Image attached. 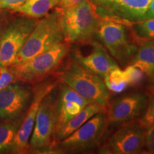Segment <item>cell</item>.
Listing matches in <instances>:
<instances>
[{
  "instance_id": "cell-21",
  "label": "cell",
  "mask_w": 154,
  "mask_h": 154,
  "mask_svg": "<svg viewBox=\"0 0 154 154\" xmlns=\"http://www.w3.org/2000/svg\"><path fill=\"white\" fill-rule=\"evenodd\" d=\"M19 127L18 123L0 124V153L11 151Z\"/></svg>"
},
{
  "instance_id": "cell-17",
  "label": "cell",
  "mask_w": 154,
  "mask_h": 154,
  "mask_svg": "<svg viewBox=\"0 0 154 154\" xmlns=\"http://www.w3.org/2000/svg\"><path fill=\"white\" fill-rule=\"evenodd\" d=\"M129 64L140 69L154 86V40L140 42Z\"/></svg>"
},
{
  "instance_id": "cell-20",
  "label": "cell",
  "mask_w": 154,
  "mask_h": 154,
  "mask_svg": "<svg viewBox=\"0 0 154 154\" xmlns=\"http://www.w3.org/2000/svg\"><path fill=\"white\" fill-rule=\"evenodd\" d=\"M103 82L106 88L110 92L121 94L128 86L124 70L119 67L112 69L103 78Z\"/></svg>"
},
{
  "instance_id": "cell-3",
  "label": "cell",
  "mask_w": 154,
  "mask_h": 154,
  "mask_svg": "<svg viewBox=\"0 0 154 154\" xmlns=\"http://www.w3.org/2000/svg\"><path fill=\"white\" fill-rule=\"evenodd\" d=\"M96 37L115 60L129 64L137 51L138 44L129 25L121 21L103 19Z\"/></svg>"
},
{
  "instance_id": "cell-22",
  "label": "cell",
  "mask_w": 154,
  "mask_h": 154,
  "mask_svg": "<svg viewBox=\"0 0 154 154\" xmlns=\"http://www.w3.org/2000/svg\"><path fill=\"white\" fill-rule=\"evenodd\" d=\"M146 95H147L146 106L143 113L138 119L140 124L145 128L154 126V86Z\"/></svg>"
},
{
  "instance_id": "cell-11",
  "label": "cell",
  "mask_w": 154,
  "mask_h": 154,
  "mask_svg": "<svg viewBox=\"0 0 154 154\" xmlns=\"http://www.w3.org/2000/svg\"><path fill=\"white\" fill-rule=\"evenodd\" d=\"M147 103V95L136 91L125 94L112 101L106 108L107 124L119 126L139 118Z\"/></svg>"
},
{
  "instance_id": "cell-27",
  "label": "cell",
  "mask_w": 154,
  "mask_h": 154,
  "mask_svg": "<svg viewBox=\"0 0 154 154\" xmlns=\"http://www.w3.org/2000/svg\"><path fill=\"white\" fill-rule=\"evenodd\" d=\"M9 10L4 9H0V43H1L2 37L5 32L7 24L10 20L9 18Z\"/></svg>"
},
{
  "instance_id": "cell-28",
  "label": "cell",
  "mask_w": 154,
  "mask_h": 154,
  "mask_svg": "<svg viewBox=\"0 0 154 154\" xmlns=\"http://www.w3.org/2000/svg\"><path fill=\"white\" fill-rule=\"evenodd\" d=\"M86 0H60V2L58 7L60 8H68V7H73V6L82 3Z\"/></svg>"
},
{
  "instance_id": "cell-8",
  "label": "cell",
  "mask_w": 154,
  "mask_h": 154,
  "mask_svg": "<svg viewBox=\"0 0 154 154\" xmlns=\"http://www.w3.org/2000/svg\"><path fill=\"white\" fill-rule=\"evenodd\" d=\"M38 20V19L22 14L11 18L0 43V66L8 67L14 63L17 55L24 45Z\"/></svg>"
},
{
  "instance_id": "cell-4",
  "label": "cell",
  "mask_w": 154,
  "mask_h": 154,
  "mask_svg": "<svg viewBox=\"0 0 154 154\" xmlns=\"http://www.w3.org/2000/svg\"><path fill=\"white\" fill-rule=\"evenodd\" d=\"M61 82L64 83L87 100L106 108L110 100V91L103 79L86 70L72 59L60 75Z\"/></svg>"
},
{
  "instance_id": "cell-24",
  "label": "cell",
  "mask_w": 154,
  "mask_h": 154,
  "mask_svg": "<svg viewBox=\"0 0 154 154\" xmlns=\"http://www.w3.org/2000/svg\"><path fill=\"white\" fill-rule=\"evenodd\" d=\"M16 79V76L9 72L7 67L0 66V90L14 82Z\"/></svg>"
},
{
  "instance_id": "cell-10",
  "label": "cell",
  "mask_w": 154,
  "mask_h": 154,
  "mask_svg": "<svg viewBox=\"0 0 154 154\" xmlns=\"http://www.w3.org/2000/svg\"><path fill=\"white\" fill-rule=\"evenodd\" d=\"M102 19H112L130 25L145 19L151 0H90Z\"/></svg>"
},
{
  "instance_id": "cell-29",
  "label": "cell",
  "mask_w": 154,
  "mask_h": 154,
  "mask_svg": "<svg viewBox=\"0 0 154 154\" xmlns=\"http://www.w3.org/2000/svg\"><path fill=\"white\" fill-rule=\"evenodd\" d=\"M145 19H154V0H151L147 11H146Z\"/></svg>"
},
{
  "instance_id": "cell-13",
  "label": "cell",
  "mask_w": 154,
  "mask_h": 154,
  "mask_svg": "<svg viewBox=\"0 0 154 154\" xmlns=\"http://www.w3.org/2000/svg\"><path fill=\"white\" fill-rule=\"evenodd\" d=\"M31 97L29 88L16 83L0 90V118L9 121L18 119L27 107Z\"/></svg>"
},
{
  "instance_id": "cell-25",
  "label": "cell",
  "mask_w": 154,
  "mask_h": 154,
  "mask_svg": "<svg viewBox=\"0 0 154 154\" xmlns=\"http://www.w3.org/2000/svg\"><path fill=\"white\" fill-rule=\"evenodd\" d=\"M145 148L148 153L154 154V126L146 128Z\"/></svg>"
},
{
  "instance_id": "cell-1",
  "label": "cell",
  "mask_w": 154,
  "mask_h": 154,
  "mask_svg": "<svg viewBox=\"0 0 154 154\" xmlns=\"http://www.w3.org/2000/svg\"><path fill=\"white\" fill-rule=\"evenodd\" d=\"M59 8L65 43L70 45L93 41L103 19L90 0L68 8Z\"/></svg>"
},
{
  "instance_id": "cell-2",
  "label": "cell",
  "mask_w": 154,
  "mask_h": 154,
  "mask_svg": "<svg viewBox=\"0 0 154 154\" xmlns=\"http://www.w3.org/2000/svg\"><path fill=\"white\" fill-rule=\"evenodd\" d=\"M63 42L60 9L57 7L38 19L24 45L17 55L14 63L27 61Z\"/></svg>"
},
{
  "instance_id": "cell-14",
  "label": "cell",
  "mask_w": 154,
  "mask_h": 154,
  "mask_svg": "<svg viewBox=\"0 0 154 154\" xmlns=\"http://www.w3.org/2000/svg\"><path fill=\"white\" fill-rule=\"evenodd\" d=\"M91 44L92 50L87 55L83 54L79 49H75L72 54V59L86 70L103 79L110 71L119 67L118 63L100 42L92 41Z\"/></svg>"
},
{
  "instance_id": "cell-7",
  "label": "cell",
  "mask_w": 154,
  "mask_h": 154,
  "mask_svg": "<svg viewBox=\"0 0 154 154\" xmlns=\"http://www.w3.org/2000/svg\"><path fill=\"white\" fill-rule=\"evenodd\" d=\"M106 111L96 113L80 128L56 144L63 153H83L97 146L107 128Z\"/></svg>"
},
{
  "instance_id": "cell-12",
  "label": "cell",
  "mask_w": 154,
  "mask_h": 154,
  "mask_svg": "<svg viewBox=\"0 0 154 154\" xmlns=\"http://www.w3.org/2000/svg\"><path fill=\"white\" fill-rule=\"evenodd\" d=\"M55 86L56 84L54 83H47L36 88L29 109L17 131L14 143L11 149V151L17 153H24L28 151L29 142L33 131L38 107L44 98L54 89Z\"/></svg>"
},
{
  "instance_id": "cell-6",
  "label": "cell",
  "mask_w": 154,
  "mask_h": 154,
  "mask_svg": "<svg viewBox=\"0 0 154 154\" xmlns=\"http://www.w3.org/2000/svg\"><path fill=\"white\" fill-rule=\"evenodd\" d=\"M53 90L44 98L38 107L29 142L28 151L34 153L52 151L57 122V98Z\"/></svg>"
},
{
  "instance_id": "cell-9",
  "label": "cell",
  "mask_w": 154,
  "mask_h": 154,
  "mask_svg": "<svg viewBox=\"0 0 154 154\" xmlns=\"http://www.w3.org/2000/svg\"><path fill=\"white\" fill-rule=\"evenodd\" d=\"M146 128L138 119L119 125V128L99 150L102 154H136L145 148Z\"/></svg>"
},
{
  "instance_id": "cell-18",
  "label": "cell",
  "mask_w": 154,
  "mask_h": 154,
  "mask_svg": "<svg viewBox=\"0 0 154 154\" xmlns=\"http://www.w3.org/2000/svg\"><path fill=\"white\" fill-rule=\"evenodd\" d=\"M60 0H26L14 12L35 19H40L59 6Z\"/></svg>"
},
{
  "instance_id": "cell-15",
  "label": "cell",
  "mask_w": 154,
  "mask_h": 154,
  "mask_svg": "<svg viewBox=\"0 0 154 154\" xmlns=\"http://www.w3.org/2000/svg\"><path fill=\"white\" fill-rule=\"evenodd\" d=\"M89 103H91L72 88L61 82L59 95L57 96V122L56 131L76 116Z\"/></svg>"
},
{
  "instance_id": "cell-23",
  "label": "cell",
  "mask_w": 154,
  "mask_h": 154,
  "mask_svg": "<svg viewBox=\"0 0 154 154\" xmlns=\"http://www.w3.org/2000/svg\"><path fill=\"white\" fill-rule=\"evenodd\" d=\"M125 78L128 86H136L142 82L146 76L138 67L128 64L124 70Z\"/></svg>"
},
{
  "instance_id": "cell-26",
  "label": "cell",
  "mask_w": 154,
  "mask_h": 154,
  "mask_svg": "<svg viewBox=\"0 0 154 154\" xmlns=\"http://www.w3.org/2000/svg\"><path fill=\"white\" fill-rule=\"evenodd\" d=\"M26 2V0H0V9H7L14 11L19 8Z\"/></svg>"
},
{
  "instance_id": "cell-5",
  "label": "cell",
  "mask_w": 154,
  "mask_h": 154,
  "mask_svg": "<svg viewBox=\"0 0 154 154\" xmlns=\"http://www.w3.org/2000/svg\"><path fill=\"white\" fill-rule=\"evenodd\" d=\"M70 51V45L64 42L45 52L7 67L16 78L24 82L33 83L51 74L63 62Z\"/></svg>"
},
{
  "instance_id": "cell-16",
  "label": "cell",
  "mask_w": 154,
  "mask_h": 154,
  "mask_svg": "<svg viewBox=\"0 0 154 154\" xmlns=\"http://www.w3.org/2000/svg\"><path fill=\"white\" fill-rule=\"evenodd\" d=\"M103 111H106V107L99 103H91L88 104L76 116L56 131L54 137V145L72 134L96 113Z\"/></svg>"
},
{
  "instance_id": "cell-19",
  "label": "cell",
  "mask_w": 154,
  "mask_h": 154,
  "mask_svg": "<svg viewBox=\"0 0 154 154\" xmlns=\"http://www.w3.org/2000/svg\"><path fill=\"white\" fill-rule=\"evenodd\" d=\"M129 27L138 44L141 42L154 40V19H145L131 23Z\"/></svg>"
}]
</instances>
